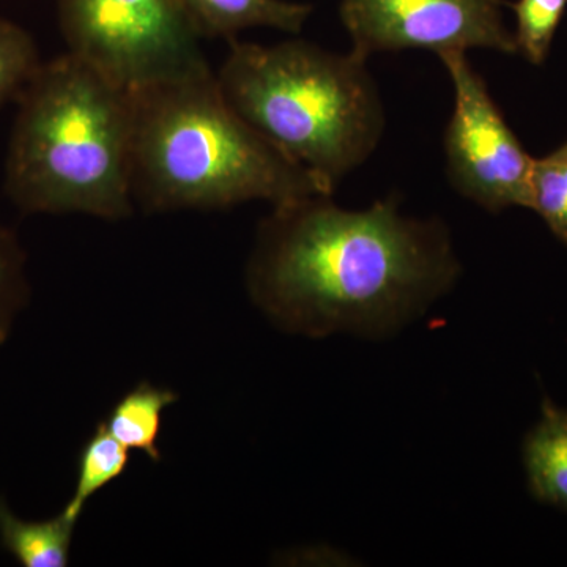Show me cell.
<instances>
[{"label":"cell","mask_w":567,"mask_h":567,"mask_svg":"<svg viewBox=\"0 0 567 567\" xmlns=\"http://www.w3.org/2000/svg\"><path fill=\"white\" fill-rule=\"evenodd\" d=\"M134 204L147 212L274 205L333 192L229 106L216 74L130 93Z\"/></svg>","instance_id":"2"},{"label":"cell","mask_w":567,"mask_h":567,"mask_svg":"<svg viewBox=\"0 0 567 567\" xmlns=\"http://www.w3.org/2000/svg\"><path fill=\"white\" fill-rule=\"evenodd\" d=\"M25 298L24 256L13 235L0 224V342L9 336Z\"/></svg>","instance_id":"16"},{"label":"cell","mask_w":567,"mask_h":567,"mask_svg":"<svg viewBox=\"0 0 567 567\" xmlns=\"http://www.w3.org/2000/svg\"><path fill=\"white\" fill-rule=\"evenodd\" d=\"M555 153H557L559 158L566 159L567 162V142L565 145H563V147H559L558 151Z\"/></svg>","instance_id":"17"},{"label":"cell","mask_w":567,"mask_h":567,"mask_svg":"<svg viewBox=\"0 0 567 567\" xmlns=\"http://www.w3.org/2000/svg\"><path fill=\"white\" fill-rule=\"evenodd\" d=\"M128 458V450L110 434L104 423L100 424L82 447L76 488L63 516L76 525L89 499L125 473Z\"/></svg>","instance_id":"12"},{"label":"cell","mask_w":567,"mask_h":567,"mask_svg":"<svg viewBox=\"0 0 567 567\" xmlns=\"http://www.w3.org/2000/svg\"><path fill=\"white\" fill-rule=\"evenodd\" d=\"M69 52L122 91L213 76L177 0H58Z\"/></svg>","instance_id":"5"},{"label":"cell","mask_w":567,"mask_h":567,"mask_svg":"<svg viewBox=\"0 0 567 567\" xmlns=\"http://www.w3.org/2000/svg\"><path fill=\"white\" fill-rule=\"evenodd\" d=\"M41 63L31 33L0 17V106L17 102Z\"/></svg>","instance_id":"13"},{"label":"cell","mask_w":567,"mask_h":567,"mask_svg":"<svg viewBox=\"0 0 567 567\" xmlns=\"http://www.w3.org/2000/svg\"><path fill=\"white\" fill-rule=\"evenodd\" d=\"M6 192L25 213H133L132 95L70 52L41 63L17 99Z\"/></svg>","instance_id":"3"},{"label":"cell","mask_w":567,"mask_h":567,"mask_svg":"<svg viewBox=\"0 0 567 567\" xmlns=\"http://www.w3.org/2000/svg\"><path fill=\"white\" fill-rule=\"evenodd\" d=\"M502 0H342L341 21L361 58L388 51L436 55L473 48L516 54Z\"/></svg>","instance_id":"7"},{"label":"cell","mask_w":567,"mask_h":567,"mask_svg":"<svg viewBox=\"0 0 567 567\" xmlns=\"http://www.w3.org/2000/svg\"><path fill=\"white\" fill-rule=\"evenodd\" d=\"M177 399V394L166 388L141 383L115 404L104 425L126 450L142 451L158 462L163 413Z\"/></svg>","instance_id":"11"},{"label":"cell","mask_w":567,"mask_h":567,"mask_svg":"<svg viewBox=\"0 0 567 567\" xmlns=\"http://www.w3.org/2000/svg\"><path fill=\"white\" fill-rule=\"evenodd\" d=\"M458 274L440 219L402 215L394 196L346 210L320 194L274 205L257 230L248 286L295 333L382 338L450 292Z\"/></svg>","instance_id":"1"},{"label":"cell","mask_w":567,"mask_h":567,"mask_svg":"<svg viewBox=\"0 0 567 567\" xmlns=\"http://www.w3.org/2000/svg\"><path fill=\"white\" fill-rule=\"evenodd\" d=\"M219 91L265 140L334 193L363 166L385 133L386 115L368 59L308 40L275 47L229 41Z\"/></svg>","instance_id":"4"},{"label":"cell","mask_w":567,"mask_h":567,"mask_svg":"<svg viewBox=\"0 0 567 567\" xmlns=\"http://www.w3.org/2000/svg\"><path fill=\"white\" fill-rule=\"evenodd\" d=\"M567 0H518L516 11L517 52L528 62L543 65L550 52L551 41L565 14Z\"/></svg>","instance_id":"14"},{"label":"cell","mask_w":567,"mask_h":567,"mask_svg":"<svg viewBox=\"0 0 567 567\" xmlns=\"http://www.w3.org/2000/svg\"><path fill=\"white\" fill-rule=\"evenodd\" d=\"M529 208L567 245V162L555 152L533 163Z\"/></svg>","instance_id":"15"},{"label":"cell","mask_w":567,"mask_h":567,"mask_svg":"<svg viewBox=\"0 0 567 567\" xmlns=\"http://www.w3.org/2000/svg\"><path fill=\"white\" fill-rule=\"evenodd\" d=\"M76 525L59 514L51 520L29 522L14 516L0 499V540L25 567H65Z\"/></svg>","instance_id":"10"},{"label":"cell","mask_w":567,"mask_h":567,"mask_svg":"<svg viewBox=\"0 0 567 567\" xmlns=\"http://www.w3.org/2000/svg\"><path fill=\"white\" fill-rule=\"evenodd\" d=\"M203 37L233 41L252 28L298 33L311 14L308 3L284 0H177Z\"/></svg>","instance_id":"8"},{"label":"cell","mask_w":567,"mask_h":567,"mask_svg":"<svg viewBox=\"0 0 567 567\" xmlns=\"http://www.w3.org/2000/svg\"><path fill=\"white\" fill-rule=\"evenodd\" d=\"M439 58L454 87V111L443 142L451 185L488 212L529 208L535 159L507 126L465 52Z\"/></svg>","instance_id":"6"},{"label":"cell","mask_w":567,"mask_h":567,"mask_svg":"<svg viewBox=\"0 0 567 567\" xmlns=\"http://www.w3.org/2000/svg\"><path fill=\"white\" fill-rule=\"evenodd\" d=\"M529 488L540 502L567 511V410L544 402L524 445Z\"/></svg>","instance_id":"9"}]
</instances>
